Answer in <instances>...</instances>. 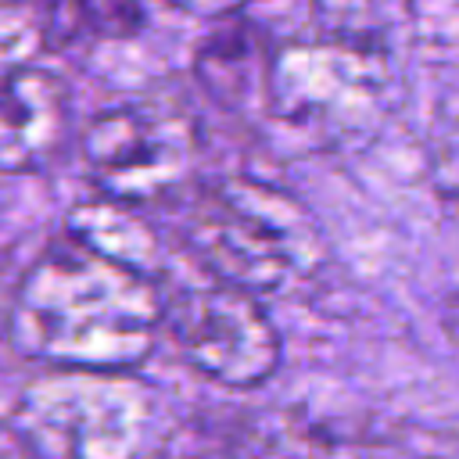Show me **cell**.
Returning a JSON list of instances; mask_svg holds the SVG:
<instances>
[{
	"mask_svg": "<svg viewBox=\"0 0 459 459\" xmlns=\"http://www.w3.org/2000/svg\"><path fill=\"white\" fill-rule=\"evenodd\" d=\"M79 151L97 194L143 208L172 201L194 183L201 129L179 104L133 100L97 111Z\"/></svg>",
	"mask_w": 459,
	"mask_h": 459,
	"instance_id": "cell-5",
	"label": "cell"
},
{
	"mask_svg": "<svg viewBox=\"0 0 459 459\" xmlns=\"http://www.w3.org/2000/svg\"><path fill=\"white\" fill-rule=\"evenodd\" d=\"M161 312L165 298L151 273L65 237L14 280L4 333L43 366L118 373L151 359Z\"/></svg>",
	"mask_w": 459,
	"mask_h": 459,
	"instance_id": "cell-1",
	"label": "cell"
},
{
	"mask_svg": "<svg viewBox=\"0 0 459 459\" xmlns=\"http://www.w3.org/2000/svg\"><path fill=\"white\" fill-rule=\"evenodd\" d=\"M183 244L212 280L255 298L294 290L323 258L319 226L305 204L247 176H226L197 190L183 219Z\"/></svg>",
	"mask_w": 459,
	"mask_h": 459,
	"instance_id": "cell-2",
	"label": "cell"
},
{
	"mask_svg": "<svg viewBox=\"0 0 459 459\" xmlns=\"http://www.w3.org/2000/svg\"><path fill=\"white\" fill-rule=\"evenodd\" d=\"M72 136L68 82L43 65L0 72V172L47 169Z\"/></svg>",
	"mask_w": 459,
	"mask_h": 459,
	"instance_id": "cell-7",
	"label": "cell"
},
{
	"mask_svg": "<svg viewBox=\"0 0 459 459\" xmlns=\"http://www.w3.org/2000/svg\"><path fill=\"white\" fill-rule=\"evenodd\" d=\"M18 4H25V0H0V14H7V11H14Z\"/></svg>",
	"mask_w": 459,
	"mask_h": 459,
	"instance_id": "cell-12",
	"label": "cell"
},
{
	"mask_svg": "<svg viewBox=\"0 0 459 459\" xmlns=\"http://www.w3.org/2000/svg\"><path fill=\"white\" fill-rule=\"evenodd\" d=\"M273 50L276 47H269V39L255 25L230 22L197 50L194 72L215 104L230 111H251V108L265 111Z\"/></svg>",
	"mask_w": 459,
	"mask_h": 459,
	"instance_id": "cell-8",
	"label": "cell"
},
{
	"mask_svg": "<svg viewBox=\"0 0 459 459\" xmlns=\"http://www.w3.org/2000/svg\"><path fill=\"white\" fill-rule=\"evenodd\" d=\"M11 294H14V280L7 273V258L0 255V333L7 330V312H11Z\"/></svg>",
	"mask_w": 459,
	"mask_h": 459,
	"instance_id": "cell-11",
	"label": "cell"
},
{
	"mask_svg": "<svg viewBox=\"0 0 459 459\" xmlns=\"http://www.w3.org/2000/svg\"><path fill=\"white\" fill-rule=\"evenodd\" d=\"M154 420V391L136 369L43 366L11 409V434L36 455L111 459L143 448Z\"/></svg>",
	"mask_w": 459,
	"mask_h": 459,
	"instance_id": "cell-3",
	"label": "cell"
},
{
	"mask_svg": "<svg viewBox=\"0 0 459 459\" xmlns=\"http://www.w3.org/2000/svg\"><path fill=\"white\" fill-rule=\"evenodd\" d=\"M161 326L186 366L222 387H258L280 366L276 326L262 301L233 283L215 280L208 287L179 290L165 301Z\"/></svg>",
	"mask_w": 459,
	"mask_h": 459,
	"instance_id": "cell-6",
	"label": "cell"
},
{
	"mask_svg": "<svg viewBox=\"0 0 459 459\" xmlns=\"http://www.w3.org/2000/svg\"><path fill=\"white\" fill-rule=\"evenodd\" d=\"M186 14H197V18H233L240 14L251 0H165Z\"/></svg>",
	"mask_w": 459,
	"mask_h": 459,
	"instance_id": "cell-10",
	"label": "cell"
},
{
	"mask_svg": "<svg viewBox=\"0 0 459 459\" xmlns=\"http://www.w3.org/2000/svg\"><path fill=\"white\" fill-rule=\"evenodd\" d=\"M391 97V72L366 43L316 39L273 50L265 111L301 136L341 147L380 129Z\"/></svg>",
	"mask_w": 459,
	"mask_h": 459,
	"instance_id": "cell-4",
	"label": "cell"
},
{
	"mask_svg": "<svg viewBox=\"0 0 459 459\" xmlns=\"http://www.w3.org/2000/svg\"><path fill=\"white\" fill-rule=\"evenodd\" d=\"M65 233L115 262H126L140 273H151L158 269V255H161V244H158V233L154 226L140 215L136 204H126V201H115V197H104L97 194L93 201H82L68 212L65 219Z\"/></svg>",
	"mask_w": 459,
	"mask_h": 459,
	"instance_id": "cell-9",
	"label": "cell"
}]
</instances>
